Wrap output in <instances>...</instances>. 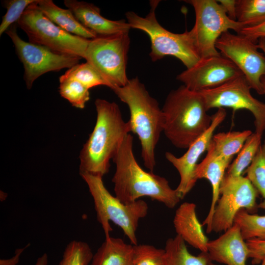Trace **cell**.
Here are the masks:
<instances>
[{"label":"cell","mask_w":265,"mask_h":265,"mask_svg":"<svg viewBox=\"0 0 265 265\" xmlns=\"http://www.w3.org/2000/svg\"><path fill=\"white\" fill-rule=\"evenodd\" d=\"M238 34L244 36L256 42L259 39L265 37V22L254 27H244Z\"/></svg>","instance_id":"34"},{"label":"cell","mask_w":265,"mask_h":265,"mask_svg":"<svg viewBox=\"0 0 265 265\" xmlns=\"http://www.w3.org/2000/svg\"><path fill=\"white\" fill-rule=\"evenodd\" d=\"M210 265H218L215 264H214L213 262H211L210 263Z\"/></svg>","instance_id":"40"},{"label":"cell","mask_w":265,"mask_h":265,"mask_svg":"<svg viewBox=\"0 0 265 265\" xmlns=\"http://www.w3.org/2000/svg\"><path fill=\"white\" fill-rule=\"evenodd\" d=\"M37 0H6L3 1V6L6 12L2 17L0 25V36L13 24L20 19L26 9Z\"/></svg>","instance_id":"32"},{"label":"cell","mask_w":265,"mask_h":265,"mask_svg":"<svg viewBox=\"0 0 265 265\" xmlns=\"http://www.w3.org/2000/svg\"><path fill=\"white\" fill-rule=\"evenodd\" d=\"M28 245L29 244L23 248L17 249L14 256L10 259H0V265H16L19 262L21 255Z\"/></svg>","instance_id":"36"},{"label":"cell","mask_w":265,"mask_h":265,"mask_svg":"<svg viewBox=\"0 0 265 265\" xmlns=\"http://www.w3.org/2000/svg\"><path fill=\"white\" fill-rule=\"evenodd\" d=\"M237 21L245 27L258 26L265 22V0H237Z\"/></svg>","instance_id":"25"},{"label":"cell","mask_w":265,"mask_h":265,"mask_svg":"<svg viewBox=\"0 0 265 265\" xmlns=\"http://www.w3.org/2000/svg\"><path fill=\"white\" fill-rule=\"evenodd\" d=\"M249 249V258L252 263H260L265 257V239L253 238L246 240Z\"/></svg>","instance_id":"33"},{"label":"cell","mask_w":265,"mask_h":265,"mask_svg":"<svg viewBox=\"0 0 265 265\" xmlns=\"http://www.w3.org/2000/svg\"><path fill=\"white\" fill-rule=\"evenodd\" d=\"M205 158L198 163L195 172L196 179H205L209 181L212 186V196L209 212L203 222L202 226H206V232H212L211 225L212 214L219 197V189L225 175V172L232 159H227L218 154L211 141Z\"/></svg>","instance_id":"18"},{"label":"cell","mask_w":265,"mask_h":265,"mask_svg":"<svg viewBox=\"0 0 265 265\" xmlns=\"http://www.w3.org/2000/svg\"><path fill=\"white\" fill-rule=\"evenodd\" d=\"M246 177L263 198L258 208L265 210V139L246 169Z\"/></svg>","instance_id":"28"},{"label":"cell","mask_w":265,"mask_h":265,"mask_svg":"<svg viewBox=\"0 0 265 265\" xmlns=\"http://www.w3.org/2000/svg\"><path fill=\"white\" fill-rule=\"evenodd\" d=\"M224 9L228 17L231 20L237 21L236 0H217Z\"/></svg>","instance_id":"35"},{"label":"cell","mask_w":265,"mask_h":265,"mask_svg":"<svg viewBox=\"0 0 265 265\" xmlns=\"http://www.w3.org/2000/svg\"><path fill=\"white\" fill-rule=\"evenodd\" d=\"M258 192L245 176L225 174L219 189V197L212 214V232H225L234 224L237 214L244 209L255 210Z\"/></svg>","instance_id":"10"},{"label":"cell","mask_w":265,"mask_h":265,"mask_svg":"<svg viewBox=\"0 0 265 265\" xmlns=\"http://www.w3.org/2000/svg\"><path fill=\"white\" fill-rule=\"evenodd\" d=\"M262 135L254 132L246 139L235 159L230 164L226 174L239 176L250 165L260 145Z\"/></svg>","instance_id":"24"},{"label":"cell","mask_w":265,"mask_h":265,"mask_svg":"<svg viewBox=\"0 0 265 265\" xmlns=\"http://www.w3.org/2000/svg\"><path fill=\"white\" fill-rule=\"evenodd\" d=\"M112 90L128 106L131 132L139 138L145 166L153 172L156 164L155 149L164 128L162 109L137 77L129 80L124 86L114 87Z\"/></svg>","instance_id":"3"},{"label":"cell","mask_w":265,"mask_h":265,"mask_svg":"<svg viewBox=\"0 0 265 265\" xmlns=\"http://www.w3.org/2000/svg\"><path fill=\"white\" fill-rule=\"evenodd\" d=\"M249 130L221 132L213 134L212 142L216 152L227 159H233L238 153L248 137L252 133Z\"/></svg>","instance_id":"23"},{"label":"cell","mask_w":265,"mask_h":265,"mask_svg":"<svg viewBox=\"0 0 265 265\" xmlns=\"http://www.w3.org/2000/svg\"><path fill=\"white\" fill-rule=\"evenodd\" d=\"M90 265H135L133 245L120 238H106L93 255Z\"/></svg>","instance_id":"20"},{"label":"cell","mask_w":265,"mask_h":265,"mask_svg":"<svg viewBox=\"0 0 265 265\" xmlns=\"http://www.w3.org/2000/svg\"><path fill=\"white\" fill-rule=\"evenodd\" d=\"M48 264V256L46 253H44L39 257L34 265H47Z\"/></svg>","instance_id":"38"},{"label":"cell","mask_w":265,"mask_h":265,"mask_svg":"<svg viewBox=\"0 0 265 265\" xmlns=\"http://www.w3.org/2000/svg\"><path fill=\"white\" fill-rule=\"evenodd\" d=\"M64 74L77 80L88 89L98 85L111 88L109 82L87 62L78 64L68 69Z\"/></svg>","instance_id":"29"},{"label":"cell","mask_w":265,"mask_h":265,"mask_svg":"<svg viewBox=\"0 0 265 265\" xmlns=\"http://www.w3.org/2000/svg\"><path fill=\"white\" fill-rule=\"evenodd\" d=\"M97 119L93 131L80 154V174L103 177L109 172L110 160L125 137L131 132L130 124L123 120L117 104L97 99Z\"/></svg>","instance_id":"2"},{"label":"cell","mask_w":265,"mask_h":265,"mask_svg":"<svg viewBox=\"0 0 265 265\" xmlns=\"http://www.w3.org/2000/svg\"><path fill=\"white\" fill-rule=\"evenodd\" d=\"M16 24L5 32L11 39L18 58L24 68L26 88L30 89L34 81L51 71L70 69L79 64L81 58L54 52L44 46L26 42L18 35Z\"/></svg>","instance_id":"11"},{"label":"cell","mask_w":265,"mask_h":265,"mask_svg":"<svg viewBox=\"0 0 265 265\" xmlns=\"http://www.w3.org/2000/svg\"><path fill=\"white\" fill-rule=\"evenodd\" d=\"M130 43L129 33L89 40L84 59L109 82L111 90L124 86L129 80L126 66Z\"/></svg>","instance_id":"9"},{"label":"cell","mask_w":265,"mask_h":265,"mask_svg":"<svg viewBox=\"0 0 265 265\" xmlns=\"http://www.w3.org/2000/svg\"><path fill=\"white\" fill-rule=\"evenodd\" d=\"M93 254L88 243L73 240L65 248L62 258L58 265H88Z\"/></svg>","instance_id":"30"},{"label":"cell","mask_w":265,"mask_h":265,"mask_svg":"<svg viewBox=\"0 0 265 265\" xmlns=\"http://www.w3.org/2000/svg\"><path fill=\"white\" fill-rule=\"evenodd\" d=\"M261 263V265H265V257L263 259Z\"/></svg>","instance_id":"39"},{"label":"cell","mask_w":265,"mask_h":265,"mask_svg":"<svg viewBox=\"0 0 265 265\" xmlns=\"http://www.w3.org/2000/svg\"><path fill=\"white\" fill-rule=\"evenodd\" d=\"M36 2L29 5L16 23L29 42L56 53L84 58L89 40L67 32L45 16Z\"/></svg>","instance_id":"7"},{"label":"cell","mask_w":265,"mask_h":265,"mask_svg":"<svg viewBox=\"0 0 265 265\" xmlns=\"http://www.w3.org/2000/svg\"><path fill=\"white\" fill-rule=\"evenodd\" d=\"M161 109L164 116L163 132L179 149H187L212 122V115L207 113L201 93L184 85L169 92Z\"/></svg>","instance_id":"4"},{"label":"cell","mask_w":265,"mask_h":265,"mask_svg":"<svg viewBox=\"0 0 265 265\" xmlns=\"http://www.w3.org/2000/svg\"><path fill=\"white\" fill-rule=\"evenodd\" d=\"M194 8L195 24L189 31L201 58L220 53L215 47L219 37L232 29L239 34L244 26L230 19L215 0H186Z\"/></svg>","instance_id":"8"},{"label":"cell","mask_w":265,"mask_h":265,"mask_svg":"<svg viewBox=\"0 0 265 265\" xmlns=\"http://www.w3.org/2000/svg\"><path fill=\"white\" fill-rule=\"evenodd\" d=\"M243 75L230 60L220 53L201 58L192 67L177 76L189 89L195 92L218 87Z\"/></svg>","instance_id":"14"},{"label":"cell","mask_w":265,"mask_h":265,"mask_svg":"<svg viewBox=\"0 0 265 265\" xmlns=\"http://www.w3.org/2000/svg\"><path fill=\"white\" fill-rule=\"evenodd\" d=\"M196 205L184 202L176 210L173 224L177 233L186 243L201 252H207L209 239L197 218Z\"/></svg>","instance_id":"19"},{"label":"cell","mask_w":265,"mask_h":265,"mask_svg":"<svg viewBox=\"0 0 265 265\" xmlns=\"http://www.w3.org/2000/svg\"><path fill=\"white\" fill-rule=\"evenodd\" d=\"M37 5L45 16L67 32L87 39L97 37L84 27L70 9L58 7L52 0H38Z\"/></svg>","instance_id":"21"},{"label":"cell","mask_w":265,"mask_h":265,"mask_svg":"<svg viewBox=\"0 0 265 265\" xmlns=\"http://www.w3.org/2000/svg\"><path fill=\"white\" fill-rule=\"evenodd\" d=\"M164 249L165 265H210L212 262L207 252L197 256L191 254L186 242L178 235L167 239Z\"/></svg>","instance_id":"22"},{"label":"cell","mask_w":265,"mask_h":265,"mask_svg":"<svg viewBox=\"0 0 265 265\" xmlns=\"http://www.w3.org/2000/svg\"><path fill=\"white\" fill-rule=\"evenodd\" d=\"M257 46L258 48L261 49L265 56V37H262L258 39ZM263 84L264 91V95H265V78L263 80Z\"/></svg>","instance_id":"37"},{"label":"cell","mask_w":265,"mask_h":265,"mask_svg":"<svg viewBox=\"0 0 265 265\" xmlns=\"http://www.w3.org/2000/svg\"><path fill=\"white\" fill-rule=\"evenodd\" d=\"M133 136L129 133L112 159L115 164L112 179L115 196L126 204L149 197L174 208L181 200L177 190L171 187L164 177L141 168L133 154Z\"/></svg>","instance_id":"1"},{"label":"cell","mask_w":265,"mask_h":265,"mask_svg":"<svg viewBox=\"0 0 265 265\" xmlns=\"http://www.w3.org/2000/svg\"><path fill=\"white\" fill-rule=\"evenodd\" d=\"M86 183L93 198L97 219L104 231L106 238L110 237L112 228L109 221L118 226L132 244H137L136 232L139 220L148 213L147 203L139 199L126 204L112 195L106 187L103 177L89 174H80Z\"/></svg>","instance_id":"5"},{"label":"cell","mask_w":265,"mask_h":265,"mask_svg":"<svg viewBox=\"0 0 265 265\" xmlns=\"http://www.w3.org/2000/svg\"><path fill=\"white\" fill-rule=\"evenodd\" d=\"M251 88L243 75L218 87L199 92L202 95L208 110L229 107L234 111H249L254 118L255 132L263 135L265 131V103L251 94Z\"/></svg>","instance_id":"13"},{"label":"cell","mask_w":265,"mask_h":265,"mask_svg":"<svg viewBox=\"0 0 265 265\" xmlns=\"http://www.w3.org/2000/svg\"><path fill=\"white\" fill-rule=\"evenodd\" d=\"M234 223L239 226L245 240L265 239V215L252 214L242 209L237 214Z\"/></svg>","instance_id":"27"},{"label":"cell","mask_w":265,"mask_h":265,"mask_svg":"<svg viewBox=\"0 0 265 265\" xmlns=\"http://www.w3.org/2000/svg\"><path fill=\"white\" fill-rule=\"evenodd\" d=\"M135 265H165L164 249L149 244L133 245Z\"/></svg>","instance_id":"31"},{"label":"cell","mask_w":265,"mask_h":265,"mask_svg":"<svg viewBox=\"0 0 265 265\" xmlns=\"http://www.w3.org/2000/svg\"><path fill=\"white\" fill-rule=\"evenodd\" d=\"M159 2L151 1L150 10L144 17L132 11L127 12L128 23L131 28L142 30L149 36L151 43L149 55L153 61L171 55L179 59L186 69L191 68L201 59L191 33L189 31L175 33L161 26L156 15Z\"/></svg>","instance_id":"6"},{"label":"cell","mask_w":265,"mask_h":265,"mask_svg":"<svg viewBox=\"0 0 265 265\" xmlns=\"http://www.w3.org/2000/svg\"><path fill=\"white\" fill-rule=\"evenodd\" d=\"M210 260L225 265H246L249 249L236 223L216 239L209 240L207 252Z\"/></svg>","instance_id":"16"},{"label":"cell","mask_w":265,"mask_h":265,"mask_svg":"<svg viewBox=\"0 0 265 265\" xmlns=\"http://www.w3.org/2000/svg\"><path fill=\"white\" fill-rule=\"evenodd\" d=\"M64 5L70 9L77 20L97 36L129 33L131 28L124 20H108L101 14L100 9L93 3L77 0H65Z\"/></svg>","instance_id":"17"},{"label":"cell","mask_w":265,"mask_h":265,"mask_svg":"<svg viewBox=\"0 0 265 265\" xmlns=\"http://www.w3.org/2000/svg\"><path fill=\"white\" fill-rule=\"evenodd\" d=\"M226 111L224 108H219L212 115V123L208 130L196 139L187 148V151L181 157H177L169 152H166L165 157L178 171L180 180L176 188L182 199L193 188L197 180L195 172L198 161L201 155L207 151L212 141L214 132L224 120Z\"/></svg>","instance_id":"15"},{"label":"cell","mask_w":265,"mask_h":265,"mask_svg":"<svg viewBox=\"0 0 265 265\" xmlns=\"http://www.w3.org/2000/svg\"><path fill=\"white\" fill-rule=\"evenodd\" d=\"M215 47L239 69L251 89L258 94L264 95L263 77L265 78V56L258 51L255 42L244 36L227 31L218 39Z\"/></svg>","instance_id":"12"},{"label":"cell","mask_w":265,"mask_h":265,"mask_svg":"<svg viewBox=\"0 0 265 265\" xmlns=\"http://www.w3.org/2000/svg\"><path fill=\"white\" fill-rule=\"evenodd\" d=\"M59 92L61 97L69 101L72 106L84 108L90 99L89 89L77 80L64 74L59 77Z\"/></svg>","instance_id":"26"}]
</instances>
